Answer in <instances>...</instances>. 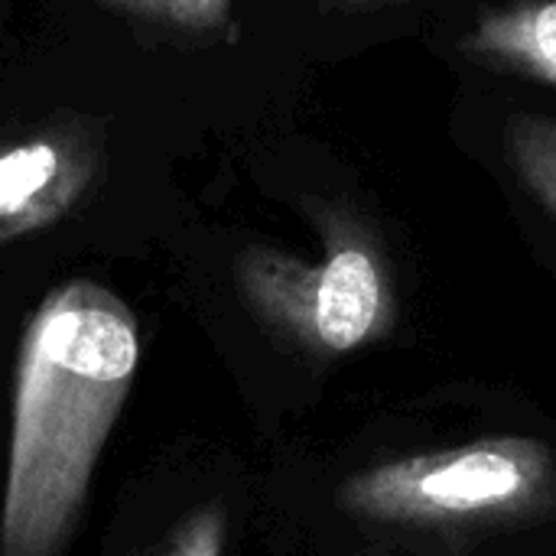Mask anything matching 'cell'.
I'll list each match as a JSON object with an SVG mask.
<instances>
[{
	"instance_id": "1",
	"label": "cell",
	"mask_w": 556,
	"mask_h": 556,
	"mask_svg": "<svg viewBox=\"0 0 556 556\" xmlns=\"http://www.w3.org/2000/svg\"><path fill=\"white\" fill-rule=\"evenodd\" d=\"M140 332L94 280H68L33 313L16 355L0 556H59L130 394Z\"/></svg>"
},
{
	"instance_id": "2",
	"label": "cell",
	"mask_w": 556,
	"mask_h": 556,
	"mask_svg": "<svg viewBox=\"0 0 556 556\" xmlns=\"http://www.w3.org/2000/svg\"><path fill=\"white\" fill-rule=\"evenodd\" d=\"M323 254L309 264L280 248L238 254L235 280L251 313L280 339L329 362L388 339L397 326V283L375 225L352 205L306 202Z\"/></svg>"
},
{
	"instance_id": "3",
	"label": "cell",
	"mask_w": 556,
	"mask_h": 556,
	"mask_svg": "<svg viewBox=\"0 0 556 556\" xmlns=\"http://www.w3.org/2000/svg\"><path fill=\"white\" fill-rule=\"evenodd\" d=\"M342 515L397 531H492L556 511V453L534 437H489L349 476Z\"/></svg>"
},
{
	"instance_id": "4",
	"label": "cell",
	"mask_w": 556,
	"mask_h": 556,
	"mask_svg": "<svg viewBox=\"0 0 556 556\" xmlns=\"http://www.w3.org/2000/svg\"><path fill=\"white\" fill-rule=\"evenodd\" d=\"M104 130L75 117L0 143V244L62 222L98 182Z\"/></svg>"
},
{
	"instance_id": "5",
	"label": "cell",
	"mask_w": 556,
	"mask_h": 556,
	"mask_svg": "<svg viewBox=\"0 0 556 556\" xmlns=\"http://www.w3.org/2000/svg\"><path fill=\"white\" fill-rule=\"evenodd\" d=\"M459 49L469 59L556 85V0H525L482 16Z\"/></svg>"
},
{
	"instance_id": "6",
	"label": "cell",
	"mask_w": 556,
	"mask_h": 556,
	"mask_svg": "<svg viewBox=\"0 0 556 556\" xmlns=\"http://www.w3.org/2000/svg\"><path fill=\"white\" fill-rule=\"evenodd\" d=\"M508 147L518 176L556 218V121L538 114L511 117Z\"/></svg>"
},
{
	"instance_id": "7",
	"label": "cell",
	"mask_w": 556,
	"mask_h": 556,
	"mask_svg": "<svg viewBox=\"0 0 556 556\" xmlns=\"http://www.w3.org/2000/svg\"><path fill=\"white\" fill-rule=\"evenodd\" d=\"M94 3L189 33L222 29L231 7V0H94Z\"/></svg>"
},
{
	"instance_id": "8",
	"label": "cell",
	"mask_w": 556,
	"mask_h": 556,
	"mask_svg": "<svg viewBox=\"0 0 556 556\" xmlns=\"http://www.w3.org/2000/svg\"><path fill=\"white\" fill-rule=\"evenodd\" d=\"M228 544V511L222 502L195 508L169 538L160 556H225Z\"/></svg>"
},
{
	"instance_id": "9",
	"label": "cell",
	"mask_w": 556,
	"mask_h": 556,
	"mask_svg": "<svg viewBox=\"0 0 556 556\" xmlns=\"http://www.w3.org/2000/svg\"><path fill=\"white\" fill-rule=\"evenodd\" d=\"M323 7H336V10H375V7H388V3H407V0H319Z\"/></svg>"
}]
</instances>
